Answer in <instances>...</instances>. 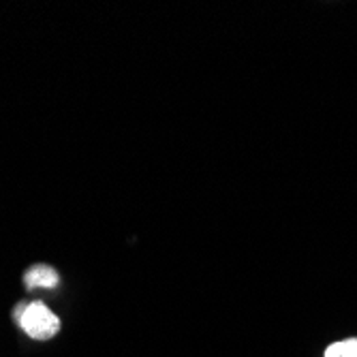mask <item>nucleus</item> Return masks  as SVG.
Wrapping results in <instances>:
<instances>
[{"label": "nucleus", "instance_id": "nucleus-3", "mask_svg": "<svg viewBox=\"0 0 357 357\" xmlns=\"http://www.w3.org/2000/svg\"><path fill=\"white\" fill-rule=\"evenodd\" d=\"M323 357H357V338H347L330 344Z\"/></svg>", "mask_w": 357, "mask_h": 357}, {"label": "nucleus", "instance_id": "nucleus-2", "mask_svg": "<svg viewBox=\"0 0 357 357\" xmlns=\"http://www.w3.org/2000/svg\"><path fill=\"white\" fill-rule=\"evenodd\" d=\"M58 280H60L58 272L50 266H43V264L28 268V272L24 274V284L30 291L32 289H54L58 284Z\"/></svg>", "mask_w": 357, "mask_h": 357}, {"label": "nucleus", "instance_id": "nucleus-1", "mask_svg": "<svg viewBox=\"0 0 357 357\" xmlns=\"http://www.w3.org/2000/svg\"><path fill=\"white\" fill-rule=\"evenodd\" d=\"M13 321L35 340H50L60 330V319L43 302L20 304L13 310Z\"/></svg>", "mask_w": 357, "mask_h": 357}]
</instances>
